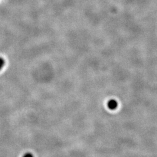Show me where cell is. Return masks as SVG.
I'll return each instance as SVG.
<instances>
[{
    "label": "cell",
    "mask_w": 157,
    "mask_h": 157,
    "mask_svg": "<svg viewBox=\"0 0 157 157\" xmlns=\"http://www.w3.org/2000/svg\"><path fill=\"white\" fill-rule=\"evenodd\" d=\"M4 65H5V61L2 58L0 57V70L2 69V67H4Z\"/></svg>",
    "instance_id": "2"
},
{
    "label": "cell",
    "mask_w": 157,
    "mask_h": 157,
    "mask_svg": "<svg viewBox=\"0 0 157 157\" xmlns=\"http://www.w3.org/2000/svg\"><path fill=\"white\" fill-rule=\"evenodd\" d=\"M23 157H33V155L31 153H26Z\"/></svg>",
    "instance_id": "3"
},
{
    "label": "cell",
    "mask_w": 157,
    "mask_h": 157,
    "mask_svg": "<svg viewBox=\"0 0 157 157\" xmlns=\"http://www.w3.org/2000/svg\"><path fill=\"white\" fill-rule=\"evenodd\" d=\"M118 102L114 99L110 100L107 103V106L111 110H115L118 107Z\"/></svg>",
    "instance_id": "1"
}]
</instances>
